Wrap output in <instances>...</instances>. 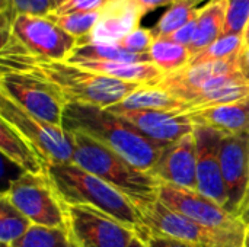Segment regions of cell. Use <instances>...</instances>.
Listing matches in <instances>:
<instances>
[{
	"mask_svg": "<svg viewBox=\"0 0 249 247\" xmlns=\"http://www.w3.org/2000/svg\"><path fill=\"white\" fill-rule=\"evenodd\" d=\"M1 70L34 74L53 84L67 103H82L99 108H111L123 102L142 86L89 71L67 61H45L35 58L12 36L1 44Z\"/></svg>",
	"mask_w": 249,
	"mask_h": 247,
	"instance_id": "obj_1",
	"label": "cell"
},
{
	"mask_svg": "<svg viewBox=\"0 0 249 247\" xmlns=\"http://www.w3.org/2000/svg\"><path fill=\"white\" fill-rule=\"evenodd\" d=\"M61 125L66 131L88 135L149 173L168 147V144L147 138L134 125L107 108L67 103Z\"/></svg>",
	"mask_w": 249,
	"mask_h": 247,
	"instance_id": "obj_2",
	"label": "cell"
},
{
	"mask_svg": "<svg viewBox=\"0 0 249 247\" xmlns=\"http://www.w3.org/2000/svg\"><path fill=\"white\" fill-rule=\"evenodd\" d=\"M47 175L64 205H90L128 226L142 239L146 230L137 207L120 191L74 163L48 165Z\"/></svg>",
	"mask_w": 249,
	"mask_h": 247,
	"instance_id": "obj_3",
	"label": "cell"
},
{
	"mask_svg": "<svg viewBox=\"0 0 249 247\" xmlns=\"http://www.w3.org/2000/svg\"><path fill=\"white\" fill-rule=\"evenodd\" d=\"M70 132V131H69ZM73 163L124 194L137 208L159 199L160 181L80 132H71Z\"/></svg>",
	"mask_w": 249,
	"mask_h": 247,
	"instance_id": "obj_4",
	"label": "cell"
},
{
	"mask_svg": "<svg viewBox=\"0 0 249 247\" xmlns=\"http://www.w3.org/2000/svg\"><path fill=\"white\" fill-rule=\"evenodd\" d=\"M34 226L67 231L64 205L60 201L47 172L22 173L1 194Z\"/></svg>",
	"mask_w": 249,
	"mask_h": 247,
	"instance_id": "obj_5",
	"label": "cell"
},
{
	"mask_svg": "<svg viewBox=\"0 0 249 247\" xmlns=\"http://www.w3.org/2000/svg\"><path fill=\"white\" fill-rule=\"evenodd\" d=\"M137 210L140 213L146 236H165L206 247L222 245L244 246L247 233H229L204 227L194 220L171 210L159 199L152 204L139 207Z\"/></svg>",
	"mask_w": 249,
	"mask_h": 247,
	"instance_id": "obj_6",
	"label": "cell"
},
{
	"mask_svg": "<svg viewBox=\"0 0 249 247\" xmlns=\"http://www.w3.org/2000/svg\"><path fill=\"white\" fill-rule=\"evenodd\" d=\"M0 119L29 141L48 165L73 163V137L61 125H54L29 115L3 95H0Z\"/></svg>",
	"mask_w": 249,
	"mask_h": 247,
	"instance_id": "obj_7",
	"label": "cell"
},
{
	"mask_svg": "<svg viewBox=\"0 0 249 247\" xmlns=\"http://www.w3.org/2000/svg\"><path fill=\"white\" fill-rule=\"evenodd\" d=\"M0 95L9 98L13 103L35 118L54 125L63 124L67 100L53 84L34 74L1 70Z\"/></svg>",
	"mask_w": 249,
	"mask_h": 247,
	"instance_id": "obj_8",
	"label": "cell"
},
{
	"mask_svg": "<svg viewBox=\"0 0 249 247\" xmlns=\"http://www.w3.org/2000/svg\"><path fill=\"white\" fill-rule=\"evenodd\" d=\"M64 213L74 247H128L137 236L128 226L90 205H64Z\"/></svg>",
	"mask_w": 249,
	"mask_h": 247,
	"instance_id": "obj_9",
	"label": "cell"
},
{
	"mask_svg": "<svg viewBox=\"0 0 249 247\" xmlns=\"http://www.w3.org/2000/svg\"><path fill=\"white\" fill-rule=\"evenodd\" d=\"M159 201L204 227L229 233H247L248 224L244 220L196 189L162 182L159 188Z\"/></svg>",
	"mask_w": 249,
	"mask_h": 247,
	"instance_id": "obj_10",
	"label": "cell"
},
{
	"mask_svg": "<svg viewBox=\"0 0 249 247\" xmlns=\"http://www.w3.org/2000/svg\"><path fill=\"white\" fill-rule=\"evenodd\" d=\"M10 36L35 58L45 61H67L77 39L44 16L18 15Z\"/></svg>",
	"mask_w": 249,
	"mask_h": 247,
	"instance_id": "obj_11",
	"label": "cell"
},
{
	"mask_svg": "<svg viewBox=\"0 0 249 247\" xmlns=\"http://www.w3.org/2000/svg\"><path fill=\"white\" fill-rule=\"evenodd\" d=\"M220 165L228 191L226 210L241 218L249 186V131L222 137Z\"/></svg>",
	"mask_w": 249,
	"mask_h": 247,
	"instance_id": "obj_12",
	"label": "cell"
},
{
	"mask_svg": "<svg viewBox=\"0 0 249 247\" xmlns=\"http://www.w3.org/2000/svg\"><path fill=\"white\" fill-rule=\"evenodd\" d=\"M222 137V132L204 125H196L194 128L197 146V191L226 208L228 191L220 165Z\"/></svg>",
	"mask_w": 249,
	"mask_h": 247,
	"instance_id": "obj_13",
	"label": "cell"
},
{
	"mask_svg": "<svg viewBox=\"0 0 249 247\" xmlns=\"http://www.w3.org/2000/svg\"><path fill=\"white\" fill-rule=\"evenodd\" d=\"M134 125L147 138L160 144H174L194 132V122L185 114L168 111H139L123 109L117 105L107 108Z\"/></svg>",
	"mask_w": 249,
	"mask_h": 247,
	"instance_id": "obj_14",
	"label": "cell"
},
{
	"mask_svg": "<svg viewBox=\"0 0 249 247\" xmlns=\"http://www.w3.org/2000/svg\"><path fill=\"white\" fill-rule=\"evenodd\" d=\"M101 16L89 35L77 41V45H117L130 32L140 26L144 16L136 0H108L99 10Z\"/></svg>",
	"mask_w": 249,
	"mask_h": 247,
	"instance_id": "obj_15",
	"label": "cell"
},
{
	"mask_svg": "<svg viewBox=\"0 0 249 247\" xmlns=\"http://www.w3.org/2000/svg\"><path fill=\"white\" fill-rule=\"evenodd\" d=\"M235 71H239V55L223 61L187 66L179 71L163 76L158 87L166 90L185 105L190 103L210 80Z\"/></svg>",
	"mask_w": 249,
	"mask_h": 247,
	"instance_id": "obj_16",
	"label": "cell"
},
{
	"mask_svg": "<svg viewBox=\"0 0 249 247\" xmlns=\"http://www.w3.org/2000/svg\"><path fill=\"white\" fill-rule=\"evenodd\" d=\"M150 173L160 182L197 191V146L194 132L169 144Z\"/></svg>",
	"mask_w": 249,
	"mask_h": 247,
	"instance_id": "obj_17",
	"label": "cell"
},
{
	"mask_svg": "<svg viewBox=\"0 0 249 247\" xmlns=\"http://www.w3.org/2000/svg\"><path fill=\"white\" fill-rule=\"evenodd\" d=\"M194 125L213 128L223 135H236L249 131V98L217 105L200 111L187 112Z\"/></svg>",
	"mask_w": 249,
	"mask_h": 247,
	"instance_id": "obj_18",
	"label": "cell"
},
{
	"mask_svg": "<svg viewBox=\"0 0 249 247\" xmlns=\"http://www.w3.org/2000/svg\"><path fill=\"white\" fill-rule=\"evenodd\" d=\"M67 63L121 82L142 86H158L165 76V73L160 68H158L153 63H115L89 60H76Z\"/></svg>",
	"mask_w": 249,
	"mask_h": 247,
	"instance_id": "obj_19",
	"label": "cell"
},
{
	"mask_svg": "<svg viewBox=\"0 0 249 247\" xmlns=\"http://www.w3.org/2000/svg\"><path fill=\"white\" fill-rule=\"evenodd\" d=\"M0 151L9 162L18 166L22 173L47 172L48 162L29 141H26L15 128H12L4 121H1L0 125Z\"/></svg>",
	"mask_w": 249,
	"mask_h": 247,
	"instance_id": "obj_20",
	"label": "cell"
},
{
	"mask_svg": "<svg viewBox=\"0 0 249 247\" xmlns=\"http://www.w3.org/2000/svg\"><path fill=\"white\" fill-rule=\"evenodd\" d=\"M226 0H210L204 7H200L196 33L188 45L193 58L222 36L226 20Z\"/></svg>",
	"mask_w": 249,
	"mask_h": 247,
	"instance_id": "obj_21",
	"label": "cell"
},
{
	"mask_svg": "<svg viewBox=\"0 0 249 247\" xmlns=\"http://www.w3.org/2000/svg\"><path fill=\"white\" fill-rule=\"evenodd\" d=\"M117 106L123 109L168 111L179 114V111L184 108V102L158 86H140L123 102L117 103Z\"/></svg>",
	"mask_w": 249,
	"mask_h": 247,
	"instance_id": "obj_22",
	"label": "cell"
},
{
	"mask_svg": "<svg viewBox=\"0 0 249 247\" xmlns=\"http://www.w3.org/2000/svg\"><path fill=\"white\" fill-rule=\"evenodd\" d=\"M149 55L152 63L160 68L165 76L185 68L193 60L188 47L177 44L168 38H155V42L149 49Z\"/></svg>",
	"mask_w": 249,
	"mask_h": 247,
	"instance_id": "obj_23",
	"label": "cell"
},
{
	"mask_svg": "<svg viewBox=\"0 0 249 247\" xmlns=\"http://www.w3.org/2000/svg\"><path fill=\"white\" fill-rule=\"evenodd\" d=\"M89 60V61H115V63H152L147 54H134L124 49L121 45H77L67 61Z\"/></svg>",
	"mask_w": 249,
	"mask_h": 247,
	"instance_id": "obj_24",
	"label": "cell"
},
{
	"mask_svg": "<svg viewBox=\"0 0 249 247\" xmlns=\"http://www.w3.org/2000/svg\"><path fill=\"white\" fill-rule=\"evenodd\" d=\"M34 224L6 198L0 197V243L13 246L20 240Z\"/></svg>",
	"mask_w": 249,
	"mask_h": 247,
	"instance_id": "obj_25",
	"label": "cell"
},
{
	"mask_svg": "<svg viewBox=\"0 0 249 247\" xmlns=\"http://www.w3.org/2000/svg\"><path fill=\"white\" fill-rule=\"evenodd\" d=\"M198 1H175L165 13L159 17L156 25L152 28L155 38H168L179 28L191 22L198 15Z\"/></svg>",
	"mask_w": 249,
	"mask_h": 247,
	"instance_id": "obj_26",
	"label": "cell"
},
{
	"mask_svg": "<svg viewBox=\"0 0 249 247\" xmlns=\"http://www.w3.org/2000/svg\"><path fill=\"white\" fill-rule=\"evenodd\" d=\"M10 247H74L66 230L32 226L28 233Z\"/></svg>",
	"mask_w": 249,
	"mask_h": 247,
	"instance_id": "obj_27",
	"label": "cell"
},
{
	"mask_svg": "<svg viewBox=\"0 0 249 247\" xmlns=\"http://www.w3.org/2000/svg\"><path fill=\"white\" fill-rule=\"evenodd\" d=\"M242 48H244V38L242 36H220L210 47H207L204 51L197 54L191 60L190 66L229 60V58L238 57L241 54Z\"/></svg>",
	"mask_w": 249,
	"mask_h": 247,
	"instance_id": "obj_28",
	"label": "cell"
},
{
	"mask_svg": "<svg viewBox=\"0 0 249 247\" xmlns=\"http://www.w3.org/2000/svg\"><path fill=\"white\" fill-rule=\"evenodd\" d=\"M99 16L101 13L98 10V12H88V13H70V15H63V16L50 13L47 17L51 19L63 31H66L67 33H70L79 41L90 33V31L98 23Z\"/></svg>",
	"mask_w": 249,
	"mask_h": 247,
	"instance_id": "obj_29",
	"label": "cell"
},
{
	"mask_svg": "<svg viewBox=\"0 0 249 247\" xmlns=\"http://www.w3.org/2000/svg\"><path fill=\"white\" fill-rule=\"evenodd\" d=\"M226 20L222 36H242L249 22V0H226Z\"/></svg>",
	"mask_w": 249,
	"mask_h": 247,
	"instance_id": "obj_30",
	"label": "cell"
},
{
	"mask_svg": "<svg viewBox=\"0 0 249 247\" xmlns=\"http://www.w3.org/2000/svg\"><path fill=\"white\" fill-rule=\"evenodd\" d=\"M153 42H155V35L152 29L139 26L137 29L130 32L127 36H124L118 45H121L124 49L134 52V54H147Z\"/></svg>",
	"mask_w": 249,
	"mask_h": 247,
	"instance_id": "obj_31",
	"label": "cell"
},
{
	"mask_svg": "<svg viewBox=\"0 0 249 247\" xmlns=\"http://www.w3.org/2000/svg\"><path fill=\"white\" fill-rule=\"evenodd\" d=\"M108 0H66L51 13L57 16L70 15V13H88L101 10Z\"/></svg>",
	"mask_w": 249,
	"mask_h": 247,
	"instance_id": "obj_32",
	"label": "cell"
},
{
	"mask_svg": "<svg viewBox=\"0 0 249 247\" xmlns=\"http://www.w3.org/2000/svg\"><path fill=\"white\" fill-rule=\"evenodd\" d=\"M53 10V0H13V12L16 16L29 15L47 17Z\"/></svg>",
	"mask_w": 249,
	"mask_h": 247,
	"instance_id": "obj_33",
	"label": "cell"
},
{
	"mask_svg": "<svg viewBox=\"0 0 249 247\" xmlns=\"http://www.w3.org/2000/svg\"><path fill=\"white\" fill-rule=\"evenodd\" d=\"M143 240L146 242L147 247H206L196 243L165 237V236H155V234H147L146 237H143Z\"/></svg>",
	"mask_w": 249,
	"mask_h": 247,
	"instance_id": "obj_34",
	"label": "cell"
},
{
	"mask_svg": "<svg viewBox=\"0 0 249 247\" xmlns=\"http://www.w3.org/2000/svg\"><path fill=\"white\" fill-rule=\"evenodd\" d=\"M200 10V9H198ZM198 16V15H197ZM196 28H197V17H194L191 22H188L187 25H184L182 28H179L177 32H174L172 35L168 36V39L177 42V44H181V45H185L188 47L194 38V33H196Z\"/></svg>",
	"mask_w": 249,
	"mask_h": 247,
	"instance_id": "obj_35",
	"label": "cell"
},
{
	"mask_svg": "<svg viewBox=\"0 0 249 247\" xmlns=\"http://www.w3.org/2000/svg\"><path fill=\"white\" fill-rule=\"evenodd\" d=\"M137 4L143 9L144 15L158 9V7H162V6H171L172 3H175V0H136Z\"/></svg>",
	"mask_w": 249,
	"mask_h": 247,
	"instance_id": "obj_36",
	"label": "cell"
},
{
	"mask_svg": "<svg viewBox=\"0 0 249 247\" xmlns=\"http://www.w3.org/2000/svg\"><path fill=\"white\" fill-rule=\"evenodd\" d=\"M239 71L249 80V47H244L239 54Z\"/></svg>",
	"mask_w": 249,
	"mask_h": 247,
	"instance_id": "obj_37",
	"label": "cell"
},
{
	"mask_svg": "<svg viewBox=\"0 0 249 247\" xmlns=\"http://www.w3.org/2000/svg\"><path fill=\"white\" fill-rule=\"evenodd\" d=\"M248 214H249V186H248V192H247V197H245V201H244V205H242L241 218H242V220H245Z\"/></svg>",
	"mask_w": 249,
	"mask_h": 247,
	"instance_id": "obj_38",
	"label": "cell"
},
{
	"mask_svg": "<svg viewBox=\"0 0 249 247\" xmlns=\"http://www.w3.org/2000/svg\"><path fill=\"white\" fill-rule=\"evenodd\" d=\"M128 247H147V245H146V242H144L140 236H136Z\"/></svg>",
	"mask_w": 249,
	"mask_h": 247,
	"instance_id": "obj_39",
	"label": "cell"
},
{
	"mask_svg": "<svg viewBox=\"0 0 249 247\" xmlns=\"http://www.w3.org/2000/svg\"><path fill=\"white\" fill-rule=\"evenodd\" d=\"M244 47H249V22L247 25L245 33H244Z\"/></svg>",
	"mask_w": 249,
	"mask_h": 247,
	"instance_id": "obj_40",
	"label": "cell"
},
{
	"mask_svg": "<svg viewBox=\"0 0 249 247\" xmlns=\"http://www.w3.org/2000/svg\"><path fill=\"white\" fill-rule=\"evenodd\" d=\"M244 247H249V224L248 229H247V236H245V240H244Z\"/></svg>",
	"mask_w": 249,
	"mask_h": 247,
	"instance_id": "obj_41",
	"label": "cell"
},
{
	"mask_svg": "<svg viewBox=\"0 0 249 247\" xmlns=\"http://www.w3.org/2000/svg\"><path fill=\"white\" fill-rule=\"evenodd\" d=\"M58 4H60V0H53V6H54V9H55Z\"/></svg>",
	"mask_w": 249,
	"mask_h": 247,
	"instance_id": "obj_42",
	"label": "cell"
},
{
	"mask_svg": "<svg viewBox=\"0 0 249 247\" xmlns=\"http://www.w3.org/2000/svg\"><path fill=\"white\" fill-rule=\"evenodd\" d=\"M213 247H244V246H231V245H222V246H213Z\"/></svg>",
	"mask_w": 249,
	"mask_h": 247,
	"instance_id": "obj_43",
	"label": "cell"
},
{
	"mask_svg": "<svg viewBox=\"0 0 249 247\" xmlns=\"http://www.w3.org/2000/svg\"><path fill=\"white\" fill-rule=\"evenodd\" d=\"M175 1H201V0H175Z\"/></svg>",
	"mask_w": 249,
	"mask_h": 247,
	"instance_id": "obj_44",
	"label": "cell"
},
{
	"mask_svg": "<svg viewBox=\"0 0 249 247\" xmlns=\"http://www.w3.org/2000/svg\"><path fill=\"white\" fill-rule=\"evenodd\" d=\"M244 221H245V223H247V224H249V214H248V215H247V218H245V220H244Z\"/></svg>",
	"mask_w": 249,
	"mask_h": 247,
	"instance_id": "obj_45",
	"label": "cell"
},
{
	"mask_svg": "<svg viewBox=\"0 0 249 247\" xmlns=\"http://www.w3.org/2000/svg\"><path fill=\"white\" fill-rule=\"evenodd\" d=\"M64 1H66V0H60V4H61V3H64ZM60 4H58V6H60ZM58 6H57V7H58ZM57 7H55V9H57Z\"/></svg>",
	"mask_w": 249,
	"mask_h": 247,
	"instance_id": "obj_46",
	"label": "cell"
},
{
	"mask_svg": "<svg viewBox=\"0 0 249 247\" xmlns=\"http://www.w3.org/2000/svg\"><path fill=\"white\" fill-rule=\"evenodd\" d=\"M1 247H7V246H1Z\"/></svg>",
	"mask_w": 249,
	"mask_h": 247,
	"instance_id": "obj_47",
	"label": "cell"
}]
</instances>
